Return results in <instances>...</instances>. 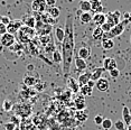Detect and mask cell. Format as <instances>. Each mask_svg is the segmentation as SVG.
<instances>
[{"label":"cell","mask_w":131,"mask_h":130,"mask_svg":"<svg viewBox=\"0 0 131 130\" xmlns=\"http://www.w3.org/2000/svg\"><path fill=\"white\" fill-rule=\"evenodd\" d=\"M23 48H24L23 44H20V43H15L9 49H11V51H18V49H23Z\"/></svg>","instance_id":"39"},{"label":"cell","mask_w":131,"mask_h":130,"mask_svg":"<svg viewBox=\"0 0 131 130\" xmlns=\"http://www.w3.org/2000/svg\"><path fill=\"white\" fill-rule=\"evenodd\" d=\"M10 21H11V19L9 18V17H7V16H0V23L4 24V25L8 26Z\"/></svg>","instance_id":"38"},{"label":"cell","mask_w":131,"mask_h":130,"mask_svg":"<svg viewBox=\"0 0 131 130\" xmlns=\"http://www.w3.org/2000/svg\"><path fill=\"white\" fill-rule=\"evenodd\" d=\"M91 56V49L89 48L88 46H82L81 48L79 49V53H77V57L82 58V60H86Z\"/></svg>","instance_id":"17"},{"label":"cell","mask_w":131,"mask_h":130,"mask_svg":"<svg viewBox=\"0 0 131 130\" xmlns=\"http://www.w3.org/2000/svg\"><path fill=\"white\" fill-rule=\"evenodd\" d=\"M92 21L96 25V27H101V26L106 21V15H104L103 13L102 14H95L93 16Z\"/></svg>","instance_id":"13"},{"label":"cell","mask_w":131,"mask_h":130,"mask_svg":"<svg viewBox=\"0 0 131 130\" xmlns=\"http://www.w3.org/2000/svg\"><path fill=\"white\" fill-rule=\"evenodd\" d=\"M113 27H112V26L111 25H110V24H108V23H104L103 24V25L102 26H101V29H102V30H103V32H109L110 30H111V29H112Z\"/></svg>","instance_id":"37"},{"label":"cell","mask_w":131,"mask_h":130,"mask_svg":"<svg viewBox=\"0 0 131 130\" xmlns=\"http://www.w3.org/2000/svg\"><path fill=\"white\" fill-rule=\"evenodd\" d=\"M128 20H129V23H131V13L129 14V19H128Z\"/></svg>","instance_id":"46"},{"label":"cell","mask_w":131,"mask_h":130,"mask_svg":"<svg viewBox=\"0 0 131 130\" xmlns=\"http://www.w3.org/2000/svg\"><path fill=\"white\" fill-rule=\"evenodd\" d=\"M104 71L105 70H104L103 67H96V69H94L91 72V81L97 82L100 79H102V74Z\"/></svg>","instance_id":"14"},{"label":"cell","mask_w":131,"mask_h":130,"mask_svg":"<svg viewBox=\"0 0 131 130\" xmlns=\"http://www.w3.org/2000/svg\"><path fill=\"white\" fill-rule=\"evenodd\" d=\"M95 86H96V89L100 91V92H106V91L109 90L110 83L106 79L102 78V79H100L97 82H95Z\"/></svg>","instance_id":"10"},{"label":"cell","mask_w":131,"mask_h":130,"mask_svg":"<svg viewBox=\"0 0 131 130\" xmlns=\"http://www.w3.org/2000/svg\"><path fill=\"white\" fill-rule=\"evenodd\" d=\"M120 18H121V13L119 10L112 11L106 15V23L110 24L112 27L117 26L118 24H120Z\"/></svg>","instance_id":"6"},{"label":"cell","mask_w":131,"mask_h":130,"mask_svg":"<svg viewBox=\"0 0 131 130\" xmlns=\"http://www.w3.org/2000/svg\"><path fill=\"white\" fill-rule=\"evenodd\" d=\"M109 74H110V76H111V78H113V79H117L118 76L120 75V72H119V70H118V69H115V70L110 71Z\"/></svg>","instance_id":"40"},{"label":"cell","mask_w":131,"mask_h":130,"mask_svg":"<svg viewBox=\"0 0 131 130\" xmlns=\"http://www.w3.org/2000/svg\"><path fill=\"white\" fill-rule=\"evenodd\" d=\"M45 4L48 8H52V7H55L56 5V0H45Z\"/></svg>","instance_id":"43"},{"label":"cell","mask_w":131,"mask_h":130,"mask_svg":"<svg viewBox=\"0 0 131 130\" xmlns=\"http://www.w3.org/2000/svg\"><path fill=\"white\" fill-rule=\"evenodd\" d=\"M0 43H1L2 47H8V48H10V47L16 43V37H15V35L7 32V34L2 35V36L0 37Z\"/></svg>","instance_id":"5"},{"label":"cell","mask_w":131,"mask_h":130,"mask_svg":"<svg viewBox=\"0 0 131 130\" xmlns=\"http://www.w3.org/2000/svg\"><path fill=\"white\" fill-rule=\"evenodd\" d=\"M88 85H89V86H91V88H93L94 85H95V82H93V81H90V82H89V83H88Z\"/></svg>","instance_id":"44"},{"label":"cell","mask_w":131,"mask_h":130,"mask_svg":"<svg viewBox=\"0 0 131 130\" xmlns=\"http://www.w3.org/2000/svg\"><path fill=\"white\" fill-rule=\"evenodd\" d=\"M52 30H53V26L44 24L43 21H40V20L36 21V26H35V31H36V34L40 35V36H49Z\"/></svg>","instance_id":"4"},{"label":"cell","mask_w":131,"mask_h":130,"mask_svg":"<svg viewBox=\"0 0 131 130\" xmlns=\"http://www.w3.org/2000/svg\"><path fill=\"white\" fill-rule=\"evenodd\" d=\"M101 127L104 129V130H110L113 127V122L111 119H104L102 125H101Z\"/></svg>","instance_id":"31"},{"label":"cell","mask_w":131,"mask_h":130,"mask_svg":"<svg viewBox=\"0 0 131 130\" xmlns=\"http://www.w3.org/2000/svg\"><path fill=\"white\" fill-rule=\"evenodd\" d=\"M103 69L105 71H112L117 69V61L112 57H106L103 60Z\"/></svg>","instance_id":"9"},{"label":"cell","mask_w":131,"mask_h":130,"mask_svg":"<svg viewBox=\"0 0 131 130\" xmlns=\"http://www.w3.org/2000/svg\"><path fill=\"white\" fill-rule=\"evenodd\" d=\"M103 5L102 2L99 1V0H94V1H91V11L95 14H102L103 11Z\"/></svg>","instance_id":"15"},{"label":"cell","mask_w":131,"mask_h":130,"mask_svg":"<svg viewBox=\"0 0 131 130\" xmlns=\"http://www.w3.org/2000/svg\"><path fill=\"white\" fill-rule=\"evenodd\" d=\"M31 9L36 14H43V13H46L47 6L44 0H35V1L31 2Z\"/></svg>","instance_id":"7"},{"label":"cell","mask_w":131,"mask_h":130,"mask_svg":"<svg viewBox=\"0 0 131 130\" xmlns=\"http://www.w3.org/2000/svg\"><path fill=\"white\" fill-rule=\"evenodd\" d=\"M130 42H131V36H130Z\"/></svg>","instance_id":"49"},{"label":"cell","mask_w":131,"mask_h":130,"mask_svg":"<svg viewBox=\"0 0 131 130\" xmlns=\"http://www.w3.org/2000/svg\"><path fill=\"white\" fill-rule=\"evenodd\" d=\"M7 32H8V30H7V26L0 23V37H1L2 35L7 34Z\"/></svg>","instance_id":"41"},{"label":"cell","mask_w":131,"mask_h":130,"mask_svg":"<svg viewBox=\"0 0 131 130\" xmlns=\"http://www.w3.org/2000/svg\"><path fill=\"white\" fill-rule=\"evenodd\" d=\"M80 21L82 24H89L92 21V19H93V16H92L91 13H82L80 15Z\"/></svg>","instance_id":"24"},{"label":"cell","mask_w":131,"mask_h":130,"mask_svg":"<svg viewBox=\"0 0 131 130\" xmlns=\"http://www.w3.org/2000/svg\"><path fill=\"white\" fill-rule=\"evenodd\" d=\"M127 130H131V125L128 126V129H127Z\"/></svg>","instance_id":"48"},{"label":"cell","mask_w":131,"mask_h":130,"mask_svg":"<svg viewBox=\"0 0 131 130\" xmlns=\"http://www.w3.org/2000/svg\"><path fill=\"white\" fill-rule=\"evenodd\" d=\"M5 129L6 130H16V125L13 122H7L5 125Z\"/></svg>","instance_id":"42"},{"label":"cell","mask_w":131,"mask_h":130,"mask_svg":"<svg viewBox=\"0 0 131 130\" xmlns=\"http://www.w3.org/2000/svg\"><path fill=\"white\" fill-rule=\"evenodd\" d=\"M103 35H104V32L101 29V27H95L93 30V34H92V38L94 40H99V39H102Z\"/></svg>","instance_id":"25"},{"label":"cell","mask_w":131,"mask_h":130,"mask_svg":"<svg viewBox=\"0 0 131 130\" xmlns=\"http://www.w3.org/2000/svg\"><path fill=\"white\" fill-rule=\"evenodd\" d=\"M122 118H123V122L126 126H129L131 125V113H130V110L127 105H124L122 108Z\"/></svg>","instance_id":"18"},{"label":"cell","mask_w":131,"mask_h":130,"mask_svg":"<svg viewBox=\"0 0 131 130\" xmlns=\"http://www.w3.org/2000/svg\"><path fill=\"white\" fill-rule=\"evenodd\" d=\"M103 120H104V118H103V116H101V114H96V116L94 117V122H95V125H97V126L102 125Z\"/></svg>","instance_id":"36"},{"label":"cell","mask_w":131,"mask_h":130,"mask_svg":"<svg viewBox=\"0 0 131 130\" xmlns=\"http://www.w3.org/2000/svg\"><path fill=\"white\" fill-rule=\"evenodd\" d=\"M23 27V23L21 20H18V19H15V20H11L9 23V25L7 26V30L9 34H13L15 35L16 32L19 31V29Z\"/></svg>","instance_id":"8"},{"label":"cell","mask_w":131,"mask_h":130,"mask_svg":"<svg viewBox=\"0 0 131 130\" xmlns=\"http://www.w3.org/2000/svg\"><path fill=\"white\" fill-rule=\"evenodd\" d=\"M2 109H4L5 111H10L11 109H13V103L9 100H5L4 103H2Z\"/></svg>","instance_id":"34"},{"label":"cell","mask_w":131,"mask_h":130,"mask_svg":"<svg viewBox=\"0 0 131 130\" xmlns=\"http://www.w3.org/2000/svg\"><path fill=\"white\" fill-rule=\"evenodd\" d=\"M64 36H65V31H64V27H61V26H57L55 28V37L58 42L63 43L64 40Z\"/></svg>","instance_id":"21"},{"label":"cell","mask_w":131,"mask_h":130,"mask_svg":"<svg viewBox=\"0 0 131 130\" xmlns=\"http://www.w3.org/2000/svg\"><path fill=\"white\" fill-rule=\"evenodd\" d=\"M27 69H28V70H34V65H28Z\"/></svg>","instance_id":"45"},{"label":"cell","mask_w":131,"mask_h":130,"mask_svg":"<svg viewBox=\"0 0 131 130\" xmlns=\"http://www.w3.org/2000/svg\"><path fill=\"white\" fill-rule=\"evenodd\" d=\"M46 13L48 14L50 17H53L54 19H57L58 17H59V15H61V10H59L58 7H56V6H55V7H52V8L47 7Z\"/></svg>","instance_id":"22"},{"label":"cell","mask_w":131,"mask_h":130,"mask_svg":"<svg viewBox=\"0 0 131 130\" xmlns=\"http://www.w3.org/2000/svg\"><path fill=\"white\" fill-rule=\"evenodd\" d=\"M67 85L70 88V90L72 91L73 93H77L80 92V85L77 80H75L74 78H68L67 79Z\"/></svg>","instance_id":"16"},{"label":"cell","mask_w":131,"mask_h":130,"mask_svg":"<svg viewBox=\"0 0 131 130\" xmlns=\"http://www.w3.org/2000/svg\"><path fill=\"white\" fill-rule=\"evenodd\" d=\"M74 64H75L76 69L79 71H85L86 69H88V63H86V61L82 60V58L80 57H75V60H74Z\"/></svg>","instance_id":"20"},{"label":"cell","mask_w":131,"mask_h":130,"mask_svg":"<svg viewBox=\"0 0 131 130\" xmlns=\"http://www.w3.org/2000/svg\"><path fill=\"white\" fill-rule=\"evenodd\" d=\"M128 24H129V20L128 19L122 20V21H120V24H118L117 26H114L109 32H104L102 39H112V38H114V37L120 36L122 32L124 31L126 26L128 25Z\"/></svg>","instance_id":"2"},{"label":"cell","mask_w":131,"mask_h":130,"mask_svg":"<svg viewBox=\"0 0 131 130\" xmlns=\"http://www.w3.org/2000/svg\"><path fill=\"white\" fill-rule=\"evenodd\" d=\"M21 23L24 26L26 27H29V28H32L35 29V26H36V19H35L34 16H24V18L21 19Z\"/></svg>","instance_id":"11"},{"label":"cell","mask_w":131,"mask_h":130,"mask_svg":"<svg viewBox=\"0 0 131 130\" xmlns=\"http://www.w3.org/2000/svg\"><path fill=\"white\" fill-rule=\"evenodd\" d=\"M91 81V72H85L80 74L79 79H77V82H79L80 88L84 86V85H88V83Z\"/></svg>","instance_id":"12"},{"label":"cell","mask_w":131,"mask_h":130,"mask_svg":"<svg viewBox=\"0 0 131 130\" xmlns=\"http://www.w3.org/2000/svg\"><path fill=\"white\" fill-rule=\"evenodd\" d=\"M80 11L82 13H91V1H85L83 0L79 4Z\"/></svg>","instance_id":"23"},{"label":"cell","mask_w":131,"mask_h":130,"mask_svg":"<svg viewBox=\"0 0 131 130\" xmlns=\"http://www.w3.org/2000/svg\"><path fill=\"white\" fill-rule=\"evenodd\" d=\"M74 105H75V108L77 109V111H83L86 109V101L85 99L83 96H79L75 99V101H74Z\"/></svg>","instance_id":"19"},{"label":"cell","mask_w":131,"mask_h":130,"mask_svg":"<svg viewBox=\"0 0 131 130\" xmlns=\"http://www.w3.org/2000/svg\"><path fill=\"white\" fill-rule=\"evenodd\" d=\"M52 60L54 63H62L63 62V57H62V54H61V52H58L57 49H55V52L52 54Z\"/></svg>","instance_id":"29"},{"label":"cell","mask_w":131,"mask_h":130,"mask_svg":"<svg viewBox=\"0 0 131 130\" xmlns=\"http://www.w3.org/2000/svg\"><path fill=\"white\" fill-rule=\"evenodd\" d=\"M65 36L62 43V71L63 74L66 76L71 71V65L74 57V47H75V40H74V27H73V17L67 15L66 21L64 26Z\"/></svg>","instance_id":"1"},{"label":"cell","mask_w":131,"mask_h":130,"mask_svg":"<svg viewBox=\"0 0 131 130\" xmlns=\"http://www.w3.org/2000/svg\"><path fill=\"white\" fill-rule=\"evenodd\" d=\"M102 47H103V49H106V51L112 49L114 47L113 39H102Z\"/></svg>","instance_id":"28"},{"label":"cell","mask_w":131,"mask_h":130,"mask_svg":"<svg viewBox=\"0 0 131 130\" xmlns=\"http://www.w3.org/2000/svg\"><path fill=\"white\" fill-rule=\"evenodd\" d=\"M113 126L117 130H126V125H124L123 120H118L115 123H113Z\"/></svg>","instance_id":"32"},{"label":"cell","mask_w":131,"mask_h":130,"mask_svg":"<svg viewBox=\"0 0 131 130\" xmlns=\"http://www.w3.org/2000/svg\"><path fill=\"white\" fill-rule=\"evenodd\" d=\"M36 81L37 80L31 75H26L25 78H24V84L27 85V86H32V85H35L36 84Z\"/></svg>","instance_id":"27"},{"label":"cell","mask_w":131,"mask_h":130,"mask_svg":"<svg viewBox=\"0 0 131 130\" xmlns=\"http://www.w3.org/2000/svg\"><path fill=\"white\" fill-rule=\"evenodd\" d=\"M2 51H4V47H2V46H1V45H0V53H1V52H2Z\"/></svg>","instance_id":"47"},{"label":"cell","mask_w":131,"mask_h":130,"mask_svg":"<svg viewBox=\"0 0 131 130\" xmlns=\"http://www.w3.org/2000/svg\"><path fill=\"white\" fill-rule=\"evenodd\" d=\"M35 35H36L35 29L26 27V26H24V25H23V27L20 28L19 31H18V38H19L20 42L24 43V44L29 43L31 38H34Z\"/></svg>","instance_id":"3"},{"label":"cell","mask_w":131,"mask_h":130,"mask_svg":"<svg viewBox=\"0 0 131 130\" xmlns=\"http://www.w3.org/2000/svg\"><path fill=\"white\" fill-rule=\"evenodd\" d=\"M35 86H36V90L39 91V92H41V91L45 90V83H43V82L39 81V80H37V81H36Z\"/></svg>","instance_id":"35"},{"label":"cell","mask_w":131,"mask_h":130,"mask_svg":"<svg viewBox=\"0 0 131 130\" xmlns=\"http://www.w3.org/2000/svg\"><path fill=\"white\" fill-rule=\"evenodd\" d=\"M92 91H93V88L89 86V85H84V86L80 88V92H81L83 98L84 96H90L92 94Z\"/></svg>","instance_id":"26"},{"label":"cell","mask_w":131,"mask_h":130,"mask_svg":"<svg viewBox=\"0 0 131 130\" xmlns=\"http://www.w3.org/2000/svg\"><path fill=\"white\" fill-rule=\"evenodd\" d=\"M45 52H47V54H50V55L55 52V45L53 44V42H50L45 46Z\"/></svg>","instance_id":"33"},{"label":"cell","mask_w":131,"mask_h":130,"mask_svg":"<svg viewBox=\"0 0 131 130\" xmlns=\"http://www.w3.org/2000/svg\"><path fill=\"white\" fill-rule=\"evenodd\" d=\"M75 117H76V119L79 120V121H81V122H84V121L88 120V113H86L85 110L77 111L76 113H75Z\"/></svg>","instance_id":"30"}]
</instances>
